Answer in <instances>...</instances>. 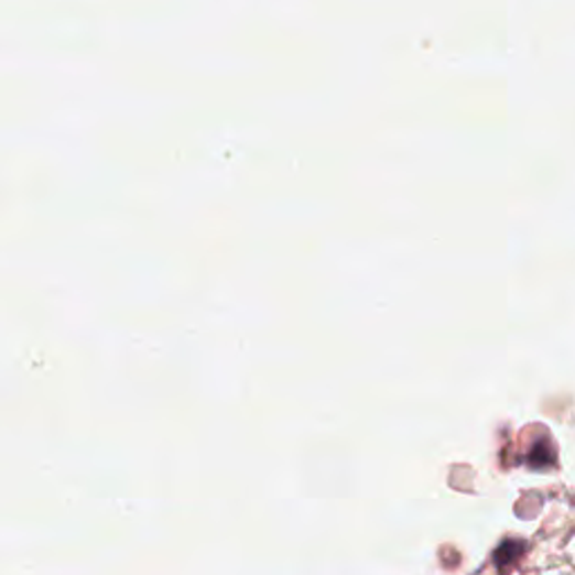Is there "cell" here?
I'll list each match as a JSON object with an SVG mask.
<instances>
[{
  "instance_id": "obj_1",
  "label": "cell",
  "mask_w": 575,
  "mask_h": 575,
  "mask_svg": "<svg viewBox=\"0 0 575 575\" xmlns=\"http://www.w3.org/2000/svg\"><path fill=\"white\" fill-rule=\"evenodd\" d=\"M522 551H524V544H517V542L503 544V546L497 551V564H499V566L510 564V560H514Z\"/></svg>"
}]
</instances>
